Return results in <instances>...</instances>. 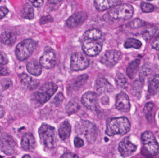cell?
<instances>
[{
    "label": "cell",
    "instance_id": "obj_1",
    "mask_svg": "<svg viewBox=\"0 0 159 158\" xmlns=\"http://www.w3.org/2000/svg\"><path fill=\"white\" fill-rule=\"evenodd\" d=\"M131 129V124L125 117L109 119L107 122L106 133L109 136L116 135H124L127 134Z\"/></svg>",
    "mask_w": 159,
    "mask_h": 158
},
{
    "label": "cell",
    "instance_id": "obj_2",
    "mask_svg": "<svg viewBox=\"0 0 159 158\" xmlns=\"http://www.w3.org/2000/svg\"><path fill=\"white\" fill-rule=\"evenodd\" d=\"M134 14V8L129 4H120L109 10L106 14L107 18L116 21H121L130 19Z\"/></svg>",
    "mask_w": 159,
    "mask_h": 158
},
{
    "label": "cell",
    "instance_id": "obj_3",
    "mask_svg": "<svg viewBox=\"0 0 159 158\" xmlns=\"http://www.w3.org/2000/svg\"><path fill=\"white\" fill-rule=\"evenodd\" d=\"M75 131L80 135H83L88 142L91 143L95 142L97 132L95 125L89 121L81 120L75 124Z\"/></svg>",
    "mask_w": 159,
    "mask_h": 158
},
{
    "label": "cell",
    "instance_id": "obj_4",
    "mask_svg": "<svg viewBox=\"0 0 159 158\" xmlns=\"http://www.w3.org/2000/svg\"><path fill=\"white\" fill-rule=\"evenodd\" d=\"M40 142L46 149H52L55 147V129L46 124H43L38 130Z\"/></svg>",
    "mask_w": 159,
    "mask_h": 158
},
{
    "label": "cell",
    "instance_id": "obj_5",
    "mask_svg": "<svg viewBox=\"0 0 159 158\" xmlns=\"http://www.w3.org/2000/svg\"><path fill=\"white\" fill-rule=\"evenodd\" d=\"M37 46V43L32 39H26L18 44L16 47V55L20 61L29 58L34 52Z\"/></svg>",
    "mask_w": 159,
    "mask_h": 158
},
{
    "label": "cell",
    "instance_id": "obj_6",
    "mask_svg": "<svg viewBox=\"0 0 159 158\" xmlns=\"http://www.w3.org/2000/svg\"><path fill=\"white\" fill-rule=\"evenodd\" d=\"M55 83L48 82L44 84L34 95L35 101L41 105L47 103L57 90Z\"/></svg>",
    "mask_w": 159,
    "mask_h": 158
},
{
    "label": "cell",
    "instance_id": "obj_7",
    "mask_svg": "<svg viewBox=\"0 0 159 158\" xmlns=\"http://www.w3.org/2000/svg\"><path fill=\"white\" fill-rule=\"evenodd\" d=\"M142 142L145 150L151 156H154L159 152V146L154 135L149 131H145L141 135Z\"/></svg>",
    "mask_w": 159,
    "mask_h": 158
},
{
    "label": "cell",
    "instance_id": "obj_8",
    "mask_svg": "<svg viewBox=\"0 0 159 158\" xmlns=\"http://www.w3.org/2000/svg\"><path fill=\"white\" fill-rule=\"evenodd\" d=\"M17 148L16 143L14 138L8 134H2L0 137V150L7 156L16 153Z\"/></svg>",
    "mask_w": 159,
    "mask_h": 158
},
{
    "label": "cell",
    "instance_id": "obj_9",
    "mask_svg": "<svg viewBox=\"0 0 159 158\" xmlns=\"http://www.w3.org/2000/svg\"><path fill=\"white\" fill-rule=\"evenodd\" d=\"M102 43L101 41L84 39L82 45L83 52L89 56H96L102 49Z\"/></svg>",
    "mask_w": 159,
    "mask_h": 158
},
{
    "label": "cell",
    "instance_id": "obj_10",
    "mask_svg": "<svg viewBox=\"0 0 159 158\" xmlns=\"http://www.w3.org/2000/svg\"><path fill=\"white\" fill-rule=\"evenodd\" d=\"M122 58L120 51L116 50H107L101 57L100 61L107 67L112 68L116 66Z\"/></svg>",
    "mask_w": 159,
    "mask_h": 158
},
{
    "label": "cell",
    "instance_id": "obj_11",
    "mask_svg": "<svg viewBox=\"0 0 159 158\" xmlns=\"http://www.w3.org/2000/svg\"><path fill=\"white\" fill-rule=\"evenodd\" d=\"M89 61L87 57L81 53H76L72 55L70 67L75 71L84 70L89 67Z\"/></svg>",
    "mask_w": 159,
    "mask_h": 158
},
{
    "label": "cell",
    "instance_id": "obj_12",
    "mask_svg": "<svg viewBox=\"0 0 159 158\" xmlns=\"http://www.w3.org/2000/svg\"><path fill=\"white\" fill-rule=\"evenodd\" d=\"M57 53L51 48H47L40 58V64L46 69L53 68L57 61Z\"/></svg>",
    "mask_w": 159,
    "mask_h": 158
},
{
    "label": "cell",
    "instance_id": "obj_13",
    "mask_svg": "<svg viewBox=\"0 0 159 158\" xmlns=\"http://www.w3.org/2000/svg\"><path fill=\"white\" fill-rule=\"evenodd\" d=\"M136 149L137 146L131 142L129 137H125L119 144L118 150L123 158H127L131 156Z\"/></svg>",
    "mask_w": 159,
    "mask_h": 158
},
{
    "label": "cell",
    "instance_id": "obj_14",
    "mask_svg": "<svg viewBox=\"0 0 159 158\" xmlns=\"http://www.w3.org/2000/svg\"><path fill=\"white\" fill-rule=\"evenodd\" d=\"M87 19V13L83 11H79L70 17L66 21V24L70 28H76L82 25Z\"/></svg>",
    "mask_w": 159,
    "mask_h": 158
},
{
    "label": "cell",
    "instance_id": "obj_15",
    "mask_svg": "<svg viewBox=\"0 0 159 158\" xmlns=\"http://www.w3.org/2000/svg\"><path fill=\"white\" fill-rule=\"evenodd\" d=\"M81 102L86 108L91 110H95L98 105V96L93 92H87L82 96Z\"/></svg>",
    "mask_w": 159,
    "mask_h": 158
},
{
    "label": "cell",
    "instance_id": "obj_16",
    "mask_svg": "<svg viewBox=\"0 0 159 158\" xmlns=\"http://www.w3.org/2000/svg\"><path fill=\"white\" fill-rule=\"evenodd\" d=\"M116 108L123 112H129L130 108L129 99L127 94L121 92L116 96Z\"/></svg>",
    "mask_w": 159,
    "mask_h": 158
},
{
    "label": "cell",
    "instance_id": "obj_17",
    "mask_svg": "<svg viewBox=\"0 0 159 158\" xmlns=\"http://www.w3.org/2000/svg\"><path fill=\"white\" fill-rule=\"evenodd\" d=\"M36 145L35 138L31 133L25 134L21 139V146L22 148L26 151H33Z\"/></svg>",
    "mask_w": 159,
    "mask_h": 158
},
{
    "label": "cell",
    "instance_id": "obj_18",
    "mask_svg": "<svg viewBox=\"0 0 159 158\" xmlns=\"http://www.w3.org/2000/svg\"><path fill=\"white\" fill-rule=\"evenodd\" d=\"M121 1L113 0H96L94 2L95 8L99 11H104L120 4Z\"/></svg>",
    "mask_w": 159,
    "mask_h": 158
},
{
    "label": "cell",
    "instance_id": "obj_19",
    "mask_svg": "<svg viewBox=\"0 0 159 158\" xmlns=\"http://www.w3.org/2000/svg\"><path fill=\"white\" fill-rule=\"evenodd\" d=\"M27 70L30 74L39 76L42 72V67L40 63L36 60L30 61L27 65Z\"/></svg>",
    "mask_w": 159,
    "mask_h": 158
},
{
    "label": "cell",
    "instance_id": "obj_20",
    "mask_svg": "<svg viewBox=\"0 0 159 158\" xmlns=\"http://www.w3.org/2000/svg\"><path fill=\"white\" fill-rule=\"evenodd\" d=\"M16 36L15 33L12 32H4L0 36V41L6 45H13L16 42Z\"/></svg>",
    "mask_w": 159,
    "mask_h": 158
},
{
    "label": "cell",
    "instance_id": "obj_21",
    "mask_svg": "<svg viewBox=\"0 0 159 158\" xmlns=\"http://www.w3.org/2000/svg\"><path fill=\"white\" fill-rule=\"evenodd\" d=\"M141 61L140 59H135L131 62L127 67L126 74L131 79H133L136 76L140 66Z\"/></svg>",
    "mask_w": 159,
    "mask_h": 158
},
{
    "label": "cell",
    "instance_id": "obj_22",
    "mask_svg": "<svg viewBox=\"0 0 159 158\" xmlns=\"http://www.w3.org/2000/svg\"><path fill=\"white\" fill-rule=\"evenodd\" d=\"M71 130V128L70 123L67 121L63 122L58 130L59 135L61 139L63 141L68 139L70 135Z\"/></svg>",
    "mask_w": 159,
    "mask_h": 158
},
{
    "label": "cell",
    "instance_id": "obj_23",
    "mask_svg": "<svg viewBox=\"0 0 159 158\" xmlns=\"http://www.w3.org/2000/svg\"><path fill=\"white\" fill-rule=\"evenodd\" d=\"M102 32L97 29H93L86 31L83 34V39L101 41L102 38Z\"/></svg>",
    "mask_w": 159,
    "mask_h": 158
},
{
    "label": "cell",
    "instance_id": "obj_24",
    "mask_svg": "<svg viewBox=\"0 0 159 158\" xmlns=\"http://www.w3.org/2000/svg\"><path fill=\"white\" fill-rule=\"evenodd\" d=\"M95 87L98 92L102 93L109 91L111 89V85L106 79L102 78L97 80Z\"/></svg>",
    "mask_w": 159,
    "mask_h": 158
},
{
    "label": "cell",
    "instance_id": "obj_25",
    "mask_svg": "<svg viewBox=\"0 0 159 158\" xmlns=\"http://www.w3.org/2000/svg\"><path fill=\"white\" fill-rule=\"evenodd\" d=\"M80 109L79 100L77 98L71 99L67 104L66 107V111L69 115L74 114L77 112Z\"/></svg>",
    "mask_w": 159,
    "mask_h": 158
},
{
    "label": "cell",
    "instance_id": "obj_26",
    "mask_svg": "<svg viewBox=\"0 0 159 158\" xmlns=\"http://www.w3.org/2000/svg\"><path fill=\"white\" fill-rule=\"evenodd\" d=\"M21 15L22 18L25 19H33L34 13L33 7L30 4L26 3L24 5L21 10Z\"/></svg>",
    "mask_w": 159,
    "mask_h": 158
},
{
    "label": "cell",
    "instance_id": "obj_27",
    "mask_svg": "<svg viewBox=\"0 0 159 158\" xmlns=\"http://www.w3.org/2000/svg\"><path fill=\"white\" fill-rule=\"evenodd\" d=\"M154 107L155 105L152 102H148L144 108L143 112L148 122H152L154 121Z\"/></svg>",
    "mask_w": 159,
    "mask_h": 158
},
{
    "label": "cell",
    "instance_id": "obj_28",
    "mask_svg": "<svg viewBox=\"0 0 159 158\" xmlns=\"http://www.w3.org/2000/svg\"><path fill=\"white\" fill-rule=\"evenodd\" d=\"M148 91L151 95H155L159 92V74L156 75L148 84Z\"/></svg>",
    "mask_w": 159,
    "mask_h": 158
},
{
    "label": "cell",
    "instance_id": "obj_29",
    "mask_svg": "<svg viewBox=\"0 0 159 158\" xmlns=\"http://www.w3.org/2000/svg\"><path fill=\"white\" fill-rule=\"evenodd\" d=\"M152 72V68L147 64L143 65L140 69L139 78L142 82H144L145 80L151 75Z\"/></svg>",
    "mask_w": 159,
    "mask_h": 158
},
{
    "label": "cell",
    "instance_id": "obj_30",
    "mask_svg": "<svg viewBox=\"0 0 159 158\" xmlns=\"http://www.w3.org/2000/svg\"><path fill=\"white\" fill-rule=\"evenodd\" d=\"M89 79V76L87 74H83L77 77L72 84V89L74 90H79L82 86H84Z\"/></svg>",
    "mask_w": 159,
    "mask_h": 158
},
{
    "label": "cell",
    "instance_id": "obj_31",
    "mask_svg": "<svg viewBox=\"0 0 159 158\" xmlns=\"http://www.w3.org/2000/svg\"><path fill=\"white\" fill-rule=\"evenodd\" d=\"M157 27L154 26L145 27L142 31L143 38L146 41L150 40L157 31Z\"/></svg>",
    "mask_w": 159,
    "mask_h": 158
},
{
    "label": "cell",
    "instance_id": "obj_32",
    "mask_svg": "<svg viewBox=\"0 0 159 158\" xmlns=\"http://www.w3.org/2000/svg\"><path fill=\"white\" fill-rule=\"evenodd\" d=\"M142 43L140 41L134 38H129L127 39L124 44V46L125 48H133L134 49H139L142 47Z\"/></svg>",
    "mask_w": 159,
    "mask_h": 158
},
{
    "label": "cell",
    "instance_id": "obj_33",
    "mask_svg": "<svg viewBox=\"0 0 159 158\" xmlns=\"http://www.w3.org/2000/svg\"><path fill=\"white\" fill-rule=\"evenodd\" d=\"M143 83L140 79L136 80L134 82L133 85V93L134 96L136 97H140L143 91Z\"/></svg>",
    "mask_w": 159,
    "mask_h": 158
},
{
    "label": "cell",
    "instance_id": "obj_34",
    "mask_svg": "<svg viewBox=\"0 0 159 158\" xmlns=\"http://www.w3.org/2000/svg\"><path fill=\"white\" fill-rule=\"evenodd\" d=\"M19 78L21 83L23 85L27 86L28 88L30 85L33 81L31 77L26 73H23L19 74Z\"/></svg>",
    "mask_w": 159,
    "mask_h": 158
},
{
    "label": "cell",
    "instance_id": "obj_35",
    "mask_svg": "<svg viewBox=\"0 0 159 158\" xmlns=\"http://www.w3.org/2000/svg\"><path fill=\"white\" fill-rule=\"evenodd\" d=\"M144 21L139 18H135L133 19L128 24V26L131 28L135 29L139 28L145 25Z\"/></svg>",
    "mask_w": 159,
    "mask_h": 158
},
{
    "label": "cell",
    "instance_id": "obj_36",
    "mask_svg": "<svg viewBox=\"0 0 159 158\" xmlns=\"http://www.w3.org/2000/svg\"><path fill=\"white\" fill-rule=\"evenodd\" d=\"M116 81L117 84L121 88H124L127 84V79L125 76L122 73H117L116 76Z\"/></svg>",
    "mask_w": 159,
    "mask_h": 158
},
{
    "label": "cell",
    "instance_id": "obj_37",
    "mask_svg": "<svg viewBox=\"0 0 159 158\" xmlns=\"http://www.w3.org/2000/svg\"><path fill=\"white\" fill-rule=\"evenodd\" d=\"M1 87L3 91L7 90L13 85L12 80L9 78L3 79L1 82Z\"/></svg>",
    "mask_w": 159,
    "mask_h": 158
},
{
    "label": "cell",
    "instance_id": "obj_38",
    "mask_svg": "<svg viewBox=\"0 0 159 158\" xmlns=\"http://www.w3.org/2000/svg\"><path fill=\"white\" fill-rule=\"evenodd\" d=\"M141 7L142 11L145 13H150L155 9L154 6L149 3L143 2L141 4Z\"/></svg>",
    "mask_w": 159,
    "mask_h": 158
},
{
    "label": "cell",
    "instance_id": "obj_39",
    "mask_svg": "<svg viewBox=\"0 0 159 158\" xmlns=\"http://www.w3.org/2000/svg\"><path fill=\"white\" fill-rule=\"evenodd\" d=\"M54 19L50 15H47L43 16L40 19V24L41 25H44V24H48V23H51L53 22Z\"/></svg>",
    "mask_w": 159,
    "mask_h": 158
},
{
    "label": "cell",
    "instance_id": "obj_40",
    "mask_svg": "<svg viewBox=\"0 0 159 158\" xmlns=\"http://www.w3.org/2000/svg\"><path fill=\"white\" fill-rule=\"evenodd\" d=\"M8 62V58L5 53L0 52V65H5Z\"/></svg>",
    "mask_w": 159,
    "mask_h": 158
},
{
    "label": "cell",
    "instance_id": "obj_41",
    "mask_svg": "<svg viewBox=\"0 0 159 158\" xmlns=\"http://www.w3.org/2000/svg\"><path fill=\"white\" fill-rule=\"evenodd\" d=\"M64 98L63 94L61 93H59L55 97V99H54V102L57 105H59V104H61L62 103Z\"/></svg>",
    "mask_w": 159,
    "mask_h": 158
},
{
    "label": "cell",
    "instance_id": "obj_42",
    "mask_svg": "<svg viewBox=\"0 0 159 158\" xmlns=\"http://www.w3.org/2000/svg\"><path fill=\"white\" fill-rule=\"evenodd\" d=\"M74 145L75 147L80 148L83 146L84 142L81 138L78 137H75L74 140Z\"/></svg>",
    "mask_w": 159,
    "mask_h": 158
},
{
    "label": "cell",
    "instance_id": "obj_43",
    "mask_svg": "<svg viewBox=\"0 0 159 158\" xmlns=\"http://www.w3.org/2000/svg\"><path fill=\"white\" fill-rule=\"evenodd\" d=\"M8 10L4 6H0V19L3 18L8 13Z\"/></svg>",
    "mask_w": 159,
    "mask_h": 158
},
{
    "label": "cell",
    "instance_id": "obj_44",
    "mask_svg": "<svg viewBox=\"0 0 159 158\" xmlns=\"http://www.w3.org/2000/svg\"><path fill=\"white\" fill-rule=\"evenodd\" d=\"M10 71L7 68L4 67L2 65H0V75L7 76L8 75Z\"/></svg>",
    "mask_w": 159,
    "mask_h": 158
},
{
    "label": "cell",
    "instance_id": "obj_45",
    "mask_svg": "<svg viewBox=\"0 0 159 158\" xmlns=\"http://www.w3.org/2000/svg\"><path fill=\"white\" fill-rule=\"evenodd\" d=\"M151 46L153 49L159 51V37L153 41L151 43Z\"/></svg>",
    "mask_w": 159,
    "mask_h": 158
},
{
    "label": "cell",
    "instance_id": "obj_46",
    "mask_svg": "<svg viewBox=\"0 0 159 158\" xmlns=\"http://www.w3.org/2000/svg\"><path fill=\"white\" fill-rule=\"evenodd\" d=\"M30 2L34 6L36 7H41L44 3V1L40 0V1H30Z\"/></svg>",
    "mask_w": 159,
    "mask_h": 158
},
{
    "label": "cell",
    "instance_id": "obj_47",
    "mask_svg": "<svg viewBox=\"0 0 159 158\" xmlns=\"http://www.w3.org/2000/svg\"><path fill=\"white\" fill-rule=\"evenodd\" d=\"M61 158H79L77 155L72 153H67L63 154Z\"/></svg>",
    "mask_w": 159,
    "mask_h": 158
},
{
    "label": "cell",
    "instance_id": "obj_48",
    "mask_svg": "<svg viewBox=\"0 0 159 158\" xmlns=\"http://www.w3.org/2000/svg\"><path fill=\"white\" fill-rule=\"evenodd\" d=\"M5 112L3 108L0 105V119L2 118L4 116Z\"/></svg>",
    "mask_w": 159,
    "mask_h": 158
},
{
    "label": "cell",
    "instance_id": "obj_49",
    "mask_svg": "<svg viewBox=\"0 0 159 158\" xmlns=\"http://www.w3.org/2000/svg\"><path fill=\"white\" fill-rule=\"evenodd\" d=\"M60 2H61V1H49V2L53 4L54 3L56 2L57 4L58 3Z\"/></svg>",
    "mask_w": 159,
    "mask_h": 158
},
{
    "label": "cell",
    "instance_id": "obj_50",
    "mask_svg": "<svg viewBox=\"0 0 159 158\" xmlns=\"http://www.w3.org/2000/svg\"><path fill=\"white\" fill-rule=\"evenodd\" d=\"M22 158H31V157L29 155H25L24 156L22 157Z\"/></svg>",
    "mask_w": 159,
    "mask_h": 158
},
{
    "label": "cell",
    "instance_id": "obj_51",
    "mask_svg": "<svg viewBox=\"0 0 159 158\" xmlns=\"http://www.w3.org/2000/svg\"><path fill=\"white\" fill-rule=\"evenodd\" d=\"M2 93H1V91H0V102H1V100H2Z\"/></svg>",
    "mask_w": 159,
    "mask_h": 158
},
{
    "label": "cell",
    "instance_id": "obj_52",
    "mask_svg": "<svg viewBox=\"0 0 159 158\" xmlns=\"http://www.w3.org/2000/svg\"><path fill=\"white\" fill-rule=\"evenodd\" d=\"M1 130H2V128H1V126H0V132H1Z\"/></svg>",
    "mask_w": 159,
    "mask_h": 158
},
{
    "label": "cell",
    "instance_id": "obj_53",
    "mask_svg": "<svg viewBox=\"0 0 159 158\" xmlns=\"http://www.w3.org/2000/svg\"><path fill=\"white\" fill-rule=\"evenodd\" d=\"M158 58H159V53L158 54Z\"/></svg>",
    "mask_w": 159,
    "mask_h": 158
},
{
    "label": "cell",
    "instance_id": "obj_54",
    "mask_svg": "<svg viewBox=\"0 0 159 158\" xmlns=\"http://www.w3.org/2000/svg\"><path fill=\"white\" fill-rule=\"evenodd\" d=\"M14 158V157H13V158Z\"/></svg>",
    "mask_w": 159,
    "mask_h": 158
},
{
    "label": "cell",
    "instance_id": "obj_55",
    "mask_svg": "<svg viewBox=\"0 0 159 158\" xmlns=\"http://www.w3.org/2000/svg\"><path fill=\"white\" fill-rule=\"evenodd\" d=\"M1 2V1H0V2Z\"/></svg>",
    "mask_w": 159,
    "mask_h": 158
},
{
    "label": "cell",
    "instance_id": "obj_56",
    "mask_svg": "<svg viewBox=\"0 0 159 158\" xmlns=\"http://www.w3.org/2000/svg\"></svg>",
    "mask_w": 159,
    "mask_h": 158
},
{
    "label": "cell",
    "instance_id": "obj_57",
    "mask_svg": "<svg viewBox=\"0 0 159 158\" xmlns=\"http://www.w3.org/2000/svg\"></svg>",
    "mask_w": 159,
    "mask_h": 158
}]
</instances>
